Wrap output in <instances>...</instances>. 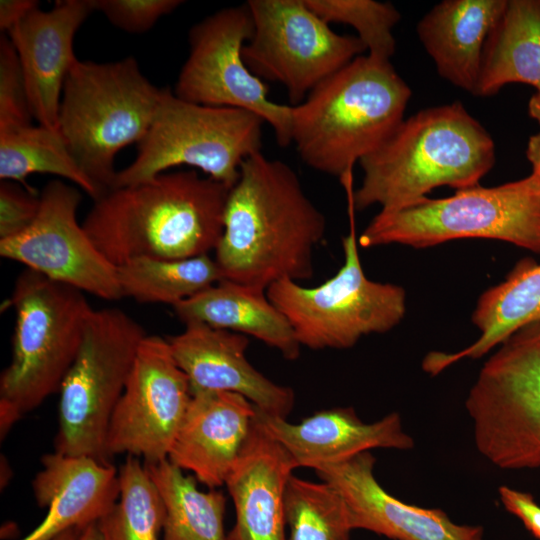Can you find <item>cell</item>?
I'll list each match as a JSON object with an SVG mask.
<instances>
[{"label": "cell", "instance_id": "1", "mask_svg": "<svg viewBox=\"0 0 540 540\" xmlns=\"http://www.w3.org/2000/svg\"><path fill=\"white\" fill-rule=\"evenodd\" d=\"M327 230L295 171L262 151L248 157L230 189L215 249L223 279L267 289L312 278L314 251Z\"/></svg>", "mask_w": 540, "mask_h": 540}, {"label": "cell", "instance_id": "2", "mask_svg": "<svg viewBox=\"0 0 540 540\" xmlns=\"http://www.w3.org/2000/svg\"><path fill=\"white\" fill-rule=\"evenodd\" d=\"M230 189L195 170L164 172L105 192L82 226L116 267L138 258L209 254L224 231Z\"/></svg>", "mask_w": 540, "mask_h": 540}, {"label": "cell", "instance_id": "3", "mask_svg": "<svg viewBox=\"0 0 540 540\" xmlns=\"http://www.w3.org/2000/svg\"><path fill=\"white\" fill-rule=\"evenodd\" d=\"M490 134L460 102L420 110L398 125L374 152L362 158L360 187L348 200L356 210L379 205L395 210L433 189L472 187L493 167Z\"/></svg>", "mask_w": 540, "mask_h": 540}, {"label": "cell", "instance_id": "4", "mask_svg": "<svg viewBox=\"0 0 540 540\" xmlns=\"http://www.w3.org/2000/svg\"><path fill=\"white\" fill-rule=\"evenodd\" d=\"M410 97L389 60L360 55L291 105V144L307 166L344 183L403 121Z\"/></svg>", "mask_w": 540, "mask_h": 540}, {"label": "cell", "instance_id": "5", "mask_svg": "<svg viewBox=\"0 0 540 540\" xmlns=\"http://www.w3.org/2000/svg\"><path fill=\"white\" fill-rule=\"evenodd\" d=\"M10 303L16 321L11 359L0 376L1 438L59 392L94 310L83 291L28 268L17 277Z\"/></svg>", "mask_w": 540, "mask_h": 540}, {"label": "cell", "instance_id": "6", "mask_svg": "<svg viewBox=\"0 0 540 540\" xmlns=\"http://www.w3.org/2000/svg\"><path fill=\"white\" fill-rule=\"evenodd\" d=\"M161 93L132 56L106 63L78 60L68 73L58 131L102 195L114 187L117 153L149 130Z\"/></svg>", "mask_w": 540, "mask_h": 540}, {"label": "cell", "instance_id": "7", "mask_svg": "<svg viewBox=\"0 0 540 540\" xmlns=\"http://www.w3.org/2000/svg\"><path fill=\"white\" fill-rule=\"evenodd\" d=\"M466 238L505 241L540 254V174L533 170L498 186L478 184L449 197H423L395 210H380L358 244L426 248Z\"/></svg>", "mask_w": 540, "mask_h": 540}, {"label": "cell", "instance_id": "8", "mask_svg": "<svg viewBox=\"0 0 540 540\" xmlns=\"http://www.w3.org/2000/svg\"><path fill=\"white\" fill-rule=\"evenodd\" d=\"M264 124L249 111L196 104L162 88L151 126L137 144L136 157L117 172L113 189L183 165L232 188L242 163L262 151Z\"/></svg>", "mask_w": 540, "mask_h": 540}, {"label": "cell", "instance_id": "9", "mask_svg": "<svg viewBox=\"0 0 540 540\" xmlns=\"http://www.w3.org/2000/svg\"><path fill=\"white\" fill-rule=\"evenodd\" d=\"M144 328L117 307L94 309L59 390L55 452L109 462L106 438Z\"/></svg>", "mask_w": 540, "mask_h": 540}, {"label": "cell", "instance_id": "10", "mask_svg": "<svg viewBox=\"0 0 540 540\" xmlns=\"http://www.w3.org/2000/svg\"><path fill=\"white\" fill-rule=\"evenodd\" d=\"M353 210L349 202L351 230L342 238L344 263L334 276L316 287L282 279L266 289L301 347L348 349L363 336L390 331L404 318L405 290L396 284L370 280L363 271Z\"/></svg>", "mask_w": 540, "mask_h": 540}, {"label": "cell", "instance_id": "11", "mask_svg": "<svg viewBox=\"0 0 540 540\" xmlns=\"http://www.w3.org/2000/svg\"><path fill=\"white\" fill-rule=\"evenodd\" d=\"M466 398L478 451L501 469L540 467V322L506 339Z\"/></svg>", "mask_w": 540, "mask_h": 540}, {"label": "cell", "instance_id": "12", "mask_svg": "<svg viewBox=\"0 0 540 540\" xmlns=\"http://www.w3.org/2000/svg\"><path fill=\"white\" fill-rule=\"evenodd\" d=\"M253 32L242 50L249 70L281 84L293 105L366 51L357 36L333 31L305 0H248Z\"/></svg>", "mask_w": 540, "mask_h": 540}, {"label": "cell", "instance_id": "13", "mask_svg": "<svg viewBox=\"0 0 540 540\" xmlns=\"http://www.w3.org/2000/svg\"><path fill=\"white\" fill-rule=\"evenodd\" d=\"M253 32L247 3L223 8L193 25L189 53L174 93L196 104L230 107L256 114L274 131L276 142L289 146L291 106L272 101L266 83L246 66L242 50Z\"/></svg>", "mask_w": 540, "mask_h": 540}, {"label": "cell", "instance_id": "14", "mask_svg": "<svg viewBox=\"0 0 540 540\" xmlns=\"http://www.w3.org/2000/svg\"><path fill=\"white\" fill-rule=\"evenodd\" d=\"M191 396L167 338L146 335L110 420L108 459L122 453L145 464L167 459Z\"/></svg>", "mask_w": 540, "mask_h": 540}, {"label": "cell", "instance_id": "15", "mask_svg": "<svg viewBox=\"0 0 540 540\" xmlns=\"http://www.w3.org/2000/svg\"><path fill=\"white\" fill-rule=\"evenodd\" d=\"M40 199L35 221L22 233L1 239L0 255L84 293L110 301L123 298L117 267L77 220L80 191L52 180L41 190Z\"/></svg>", "mask_w": 540, "mask_h": 540}, {"label": "cell", "instance_id": "16", "mask_svg": "<svg viewBox=\"0 0 540 540\" xmlns=\"http://www.w3.org/2000/svg\"><path fill=\"white\" fill-rule=\"evenodd\" d=\"M167 340L176 363L189 381L191 394L237 393L258 410L282 418H287L293 410V389L268 379L248 361V336L189 322L181 333Z\"/></svg>", "mask_w": 540, "mask_h": 540}, {"label": "cell", "instance_id": "17", "mask_svg": "<svg viewBox=\"0 0 540 540\" xmlns=\"http://www.w3.org/2000/svg\"><path fill=\"white\" fill-rule=\"evenodd\" d=\"M370 451L320 467L316 475L341 494L353 530L393 540H483L481 526L454 523L441 509L407 504L389 494L374 476Z\"/></svg>", "mask_w": 540, "mask_h": 540}, {"label": "cell", "instance_id": "18", "mask_svg": "<svg viewBox=\"0 0 540 540\" xmlns=\"http://www.w3.org/2000/svg\"><path fill=\"white\" fill-rule=\"evenodd\" d=\"M94 12L91 0H58L49 10H32L7 35L22 68L33 118L58 130L66 77L78 61L75 35Z\"/></svg>", "mask_w": 540, "mask_h": 540}, {"label": "cell", "instance_id": "19", "mask_svg": "<svg viewBox=\"0 0 540 540\" xmlns=\"http://www.w3.org/2000/svg\"><path fill=\"white\" fill-rule=\"evenodd\" d=\"M256 419L285 450L295 469L316 470L377 448L408 450L414 447L413 438L404 432L401 417L396 412L366 423L352 407H334L291 423L287 418L257 409Z\"/></svg>", "mask_w": 540, "mask_h": 540}, {"label": "cell", "instance_id": "20", "mask_svg": "<svg viewBox=\"0 0 540 540\" xmlns=\"http://www.w3.org/2000/svg\"><path fill=\"white\" fill-rule=\"evenodd\" d=\"M256 412L237 393H193L167 459L182 471H190L208 489L225 486Z\"/></svg>", "mask_w": 540, "mask_h": 540}, {"label": "cell", "instance_id": "21", "mask_svg": "<svg viewBox=\"0 0 540 540\" xmlns=\"http://www.w3.org/2000/svg\"><path fill=\"white\" fill-rule=\"evenodd\" d=\"M32 481L33 494L48 511L20 540H51L72 528L100 520L117 502L119 475L109 462L58 452L45 454Z\"/></svg>", "mask_w": 540, "mask_h": 540}, {"label": "cell", "instance_id": "22", "mask_svg": "<svg viewBox=\"0 0 540 540\" xmlns=\"http://www.w3.org/2000/svg\"><path fill=\"white\" fill-rule=\"evenodd\" d=\"M293 470L288 454L255 416L225 483L235 509L227 540H287L284 493Z\"/></svg>", "mask_w": 540, "mask_h": 540}, {"label": "cell", "instance_id": "23", "mask_svg": "<svg viewBox=\"0 0 540 540\" xmlns=\"http://www.w3.org/2000/svg\"><path fill=\"white\" fill-rule=\"evenodd\" d=\"M506 0H445L417 25L418 37L438 74L475 95L483 52Z\"/></svg>", "mask_w": 540, "mask_h": 540}, {"label": "cell", "instance_id": "24", "mask_svg": "<svg viewBox=\"0 0 540 540\" xmlns=\"http://www.w3.org/2000/svg\"><path fill=\"white\" fill-rule=\"evenodd\" d=\"M172 307L184 324L200 322L252 336L279 351L286 360L300 356L301 345L289 321L269 300L265 289L222 279Z\"/></svg>", "mask_w": 540, "mask_h": 540}, {"label": "cell", "instance_id": "25", "mask_svg": "<svg viewBox=\"0 0 540 540\" xmlns=\"http://www.w3.org/2000/svg\"><path fill=\"white\" fill-rule=\"evenodd\" d=\"M471 319L479 338L455 353L430 352L422 362L425 372L434 376L461 359L480 358L521 328L540 322V263L529 257L518 261L503 282L481 294Z\"/></svg>", "mask_w": 540, "mask_h": 540}, {"label": "cell", "instance_id": "26", "mask_svg": "<svg viewBox=\"0 0 540 540\" xmlns=\"http://www.w3.org/2000/svg\"><path fill=\"white\" fill-rule=\"evenodd\" d=\"M510 83L540 93V0H506L484 48L475 95H494Z\"/></svg>", "mask_w": 540, "mask_h": 540}, {"label": "cell", "instance_id": "27", "mask_svg": "<svg viewBox=\"0 0 540 540\" xmlns=\"http://www.w3.org/2000/svg\"><path fill=\"white\" fill-rule=\"evenodd\" d=\"M145 466L165 507L162 540H227L226 497L221 491H201L193 475H185L168 459Z\"/></svg>", "mask_w": 540, "mask_h": 540}, {"label": "cell", "instance_id": "28", "mask_svg": "<svg viewBox=\"0 0 540 540\" xmlns=\"http://www.w3.org/2000/svg\"><path fill=\"white\" fill-rule=\"evenodd\" d=\"M34 173L52 174L69 180L93 200L102 196L58 130L31 124L0 131V179L32 188L26 178Z\"/></svg>", "mask_w": 540, "mask_h": 540}, {"label": "cell", "instance_id": "29", "mask_svg": "<svg viewBox=\"0 0 540 540\" xmlns=\"http://www.w3.org/2000/svg\"><path fill=\"white\" fill-rule=\"evenodd\" d=\"M117 274L123 297L171 306L223 279L209 254L185 259L138 258L118 266Z\"/></svg>", "mask_w": 540, "mask_h": 540}, {"label": "cell", "instance_id": "30", "mask_svg": "<svg viewBox=\"0 0 540 540\" xmlns=\"http://www.w3.org/2000/svg\"><path fill=\"white\" fill-rule=\"evenodd\" d=\"M118 475V500L97 521L101 540H162L165 507L145 464L128 455Z\"/></svg>", "mask_w": 540, "mask_h": 540}, {"label": "cell", "instance_id": "31", "mask_svg": "<svg viewBox=\"0 0 540 540\" xmlns=\"http://www.w3.org/2000/svg\"><path fill=\"white\" fill-rule=\"evenodd\" d=\"M287 540H351L347 506L326 481L313 482L291 475L284 493Z\"/></svg>", "mask_w": 540, "mask_h": 540}, {"label": "cell", "instance_id": "32", "mask_svg": "<svg viewBox=\"0 0 540 540\" xmlns=\"http://www.w3.org/2000/svg\"><path fill=\"white\" fill-rule=\"evenodd\" d=\"M307 6L326 23L352 26L368 55L389 60L395 52L393 28L400 13L390 3L374 0H305Z\"/></svg>", "mask_w": 540, "mask_h": 540}, {"label": "cell", "instance_id": "33", "mask_svg": "<svg viewBox=\"0 0 540 540\" xmlns=\"http://www.w3.org/2000/svg\"><path fill=\"white\" fill-rule=\"evenodd\" d=\"M24 75L17 52L7 34L0 37V131L31 125Z\"/></svg>", "mask_w": 540, "mask_h": 540}, {"label": "cell", "instance_id": "34", "mask_svg": "<svg viewBox=\"0 0 540 540\" xmlns=\"http://www.w3.org/2000/svg\"><path fill=\"white\" fill-rule=\"evenodd\" d=\"M94 11L101 12L115 27L128 33H144L163 16L172 13L181 0H91Z\"/></svg>", "mask_w": 540, "mask_h": 540}, {"label": "cell", "instance_id": "35", "mask_svg": "<svg viewBox=\"0 0 540 540\" xmlns=\"http://www.w3.org/2000/svg\"><path fill=\"white\" fill-rule=\"evenodd\" d=\"M41 206L40 194L20 183L0 182V240L16 236L35 221Z\"/></svg>", "mask_w": 540, "mask_h": 540}, {"label": "cell", "instance_id": "36", "mask_svg": "<svg viewBox=\"0 0 540 540\" xmlns=\"http://www.w3.org/2000/svg\"><path fill=\"white\" fill-rule=\"evenodd\" d=\"M498 491L505 509L518 517L527 530L540 540V505L533 496L507 486H501Z\"/></svg>", "mask_w": 540, "mask_h": 540}, {"label": "cell", "instance_id": "37", "mask_svg": "<svg viewBox=\"0 0 540 540\" xmlns=\"http://www.w3.org/2000/svg\"><path fill=\"white\" fill-rule=\"evenodd\" d=\"M39 7L36 0H1L0 29L6 34L12 30L32 10Z\"/></svg>", "mask_w": 540, "mask_h": 540}, {"label": "cell", "instance_id": "38", "mask_svg": "<svg viewBox=\"0 0 540 540\" xmlns=\"http://www.w3.org/2000/svg\"><path fill=\"white\" fill-rule=\"evenodd\" d=\"M526 155L532 164L533 170L540 174V133L530 137Z\"/></svg>", "mask_w": 540, "mask_h": 540}, {"label": "cell", "instance_id": "39", "mask_svg": "<svg viewBox=\"0 0 540 540\" xmlns=\"http://www.w3.org/2000/svg\"><path fill=\"white\" fill-rule=\"evenodd\" d=\"M529 115L540 124V93H535L528 103Z\"/></svg>", "mask_w": 540, "mask_h": 540}, {"label": "cell", "instance_id": "40", "mask_svg": "<svg viewBox=\"0 0 540 540\" xmlns=\"http://www.w3.org/2000/svg\"><path fill=\"white\" fill-rule=\"evenodd\" d=\"M79 540H101L100 533L97 527V522L86 526L83 529Z\"/></svg>", "mask_w": 540, "mask_h": 540}, {"label": "cell", "instance_id": "41", "mask_svg": "<svg viewBox=\"0 0 540 540\" xmlns=\"http://www.w3.org/2000/svg\"><path fill=\"white\" fill-rule=\"evenodd\" d=\"M84 528H72L69 529L51 540H79L80 535Z\"/></svg>", "mask_w": 540, "mask_h": 540}]
</instances>
